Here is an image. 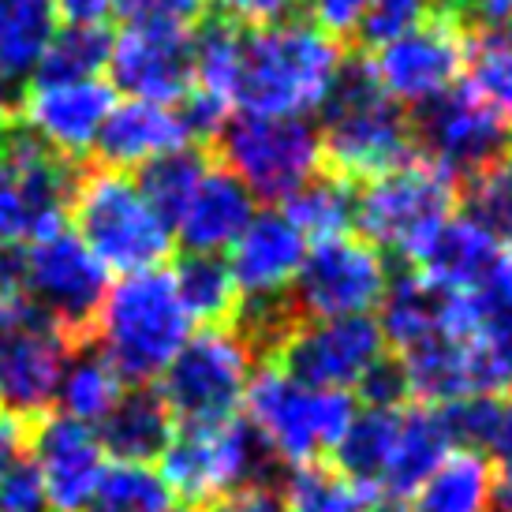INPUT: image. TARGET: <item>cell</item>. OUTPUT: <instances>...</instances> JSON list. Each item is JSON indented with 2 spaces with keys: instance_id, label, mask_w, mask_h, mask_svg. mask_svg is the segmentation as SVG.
Wrapping results in <instances>:
<instances>
[{
  "instance_id": "obj_33",
  "label": "cell",
  "mask_w": 512,
  "mask_h": 512,
  "mask_svg": "<svg viewBox=\"0 0 512 512\" xmlns=\"http://www.w3.org/2000/svg\"><path fill=\"white\" fill-rule=\"evenodd\" d=\"M86 512H172V494L150 464H109Z\"/></svg>"
},
{
  "instance_id": "obj_41",
  "label": "cell",
  "mask_w": 512,
  "mask_h": 512,
  "mask_svg": "<svg viewBox=\"0 0 512 512\" xmlns=\"http://www.w3.org/2000/svg\"><path fill=\"white\" fill-rule=\"evenodd\" d=\"M303 4L311 12L314 27H322L326 34H333L341 42L348 34H356L359 19H363L370 0H303Z\"/></svg>"
},
{
  "instance_id": "obj_31",
  "label": "cell",
  "mask_w": 512,
  "mask_h": 512,
  "mask_svg": "<svg viewBox=\"0 0 512 512\" xmlns=\"http://www.w3.org/2000/svg\"><path fill=\"white\" fill-rule=\"evenodd\" d=\"M214 165V154L202 146H180L165 157H154L150 165L139 169L135 184L143 187L146 202L154 206L165 225H176V217L184 214V206L191 202L195 187L202 184L206 169Z\"/></svg>"
},
{
  "instance_id": "obj_2",
  "label": "cell",
  "mask_w": 512,
  "mask_h": 512,
  "mask_svg": "<svg viewBox=\"0 0 512 512\" xmlns=\"http://www.w3.org/2000/svg\"><path fill=\"white\" fill-rule=\"evenodd\" d=\"M322 169L348 184H363L415 157L412 116L385 94L370 60L344 57L341 75L322 101Z\"/></svg>"
},
{
  "instance_id": "obj_45",
  "label": "cell",
  "mask_w": 512,
  "mask_h": 512,
  "mask_svg": "<svg viewBox=\"0 0 512 512\" xmlns=\"http://www.w3.org/2000/svg\"><path fill=\"white\" fill-rule=\"evenodd\" d=\"M57 12L68 23H101L113 12V0H57Z\"/></svg>"
},
{
  "instance_id": "obj_14",
  "label": "cell",
  "mask_w": 512,
  "mask_h": 512,
  "mask_svg": "<svg viewBox=\"0 0 512 512\" xmlns=\"http://www.w3.org/2000/svg\"><path fill=\"white\" fill-rule=\"evenodd\" d=\"M385 359V337L378 322L363 318H326V322H299L285 341L277 344L266 363L281 367L314 389H359L367 374Z\"/></svg>"
},
{
  "instance_id": "obj_11",
  "label": "cell",
  "mask_w": 512,
  "mask_h": 512,
  "mask_svg": "<svg viewBox=\"0 0 512 512\" xmlns=\"http://www.w3.org/2000/svg\"><path fill=\"white\" fill-rule=\"evenodd\" d=\"M412 146L456 184L498 169L512 157V124L471 86H453L412 116Z\"/></svg>"
},
{
  "instance_id": "obj_36",
  "label": "cell",
  "mask_w": 512,
  "mask_h": 512,
  "mask_svg": "<svg viewBox=\"0 0 512 512\" xmlns=\"http://www.w3.org/2000/svg\"><path fill=\"white\" fill-rule=\"evenodd\" d=\"M430 12H438V0H370L356 27V38L359 45L378 49L404 30H412L415 23H423Z\"/></svg>"
},
{
  "instance_id": "obj_27",
  "label": "cell",
  "mask_w": 512,
  "mask_h": 512,
  "mask_svg": "<svg viewBox=\"0 0 512 512\" xmlns=\"http://www.w3.org/2000/svg\"><path fill=\"white\" fill-rule=\"evenodd\" d=\"M60 27L57 0H0V79H30Z\"/></svg>"
},
{
  "instance_id": "obj_37",
  "label": "cell",
  "mask_w": 512,
  "mask_h": 512,
  "mask_svg": "<svg viewBox=\"0 0 512 512\" xmlns=\"http://www.w3.org/2000/svg\"><path fill=\"white\" fill-rule=\"evenodd\" d=\"M210 8V0H113V12L128 27L191 30Z\"/></svg>"
},
{
  "instance_id": "obj_17",
  "label": "cell",
  "mask_w": 512,
  "mask_h": 512,
  "mask_svg": "<svg viewBox=\"0 0 512 512\" xmlns=\"http://www.w3.org/2000/svg\"><path fill=\"white\" fill-rule=\"evenodd\" d=\"M27 456L42 479L49 512H86L109 468V453L98 430L60 412L30 419Z\"/></svg>"
},
{
  "instance_id": "obj_19",
  "label": "cell",
  "mask_w": 512,
  "mask_h": 512,
  "mask_svg": "<svg viewBox=\"0 0 512 512\" xmlns=\"http://www.w3.org/2000/svg\"><path fill=\"white\" fill-rule=\"evenodd\" d=\"M109 75L135 101L180 105L191 90V30L124 27L113 38Z\"/></svg>"
},
{
  "instance_id": "obj_26",
  "label": "cell",
  "mask_w": 512,
  "mask_h": 512,
  "mask_svg": "<svg viewBox=\"0 0 512 512\" xmlns=\"http://www.w3.org/2000/svg\"><path fill=\"white\" fill-rule=\"evenodd\" d=\"M128 382L113 370V363L101 356L94 341H83L72 348V359L64 367V378H60L57 389V404L60 415H68L83 427L98 430L109 412H113L120 397H124Z\"/></svg>"
},
{
  "instance_id": "obj_48",
  "label": "cell",
  "mask_w": 512,
  "mask_h": 512,
  "mask_svg": "<svg viewBox=\"0 0 512 512\" xmlns=\"http://www.w3.org/2000/svg\"><path fill=\"white\" fill-rule=\"evenodd\" d=\"M15 113V101H12V86L0 79V116Z\"/></svg>"
},
{
  "instance_id": "obj_40",
  "label": "cell",
  "mask_w": 512,
  "mask_h": 512,
  "mask_svg": "<svg viewBox=\"0 0 512 512\" xmlns=\"http://www.w3.org/2000/svg\"><path fill=\"white\" fill-rule=\"evenodd\" d=\"M441 12L456 15L468 34H479V30H512V0H445Z\"/></svg>"
},
{
  "instance_id": "obj_23",
  "label": "cell",
  "mask_w": 512,
  "mask_h": 512,
  "mask_svg": "<svg viewBox=\"0 0 512 512\" xmlns=\"http://www.w3.org/2000/svg\"><path fill=\"white\" fill-rule=\"evenodd\" d=\"M180 146H191V135H187V124L176 105L128 98L124 105H113L94 150H98L101 165L131 172L150 165L154 157L180 150Z\"/></svg>"
},
{
  "instance_id": "obj_42",
  "label": "cell",
  "mask_w": 512,
  "mask_h": 512,
  "mask_svg": "<svg viewBox=\"0 0 512 512\" xmlns=\"http://www.w3.org/2000/svg\"><path fill=\"white\" fill-rule=\"evenodd\" d=\"M206 512H288L281 490H273L270 483L243 486L236 494H225L221 501L206 505Z\"/></svg>"
},
{
  "instance_id": "obj_15",
  "label": "cell",
  "mask_w": 512,
  "mask_h": 512,
  "mask_svg": "<svg viewBox=\"0 0 512 512\" xmlns=\"http://www.w3.org/2000/svg\"><path fill=\"white\" fill-rule=\"evenodd\" d=\"M113 86L101 79H30L15 101L19 124L64 161H83L113 113Z\"/></svg>"
},
{
  "instance_id": "obj_39",
  "label": "cell",
  "mask_w": 512,
  "mask_h": 512,
  "mask_svg": "<svg viewBox=\"0 0 512 512\" xmlns=\"http://www.w3.org/2000/svg\"><path fill=\"white\" fill-rule=\"evenodd\" d=\"M217 15H225L240 27H270L285 23L303 8V0H214Z\"/></svg>"
},
{
  "instance_id": "obj_20",
  "label": "cell",
  "mask_w": 512,
  "mask_h": 512,
  "mask_svg": "<svg viewBox=\"0 0 512 512\" xmlns=\"http://www.w3.org/2000/svg\"><path fill=\"white\" fill-rule=\"evenodd\" d=\"M453 449H456V438L438 404H419V400L400 404L382 475H378V483H374L378 494H382V501L404 505V501L419 490V483H423Z\"/></svg>"
},
{
  "instance_id": "obj_47",
  "label": "cell",
  "mask_w": 512,
  "mask_h": 512,
  "mask_svg": "<svg viewBox=\"0 0 512 512\" xmlns=\"http://www.w3.org/2000/svg\"><path fill=\"white\" fill-rule=\"evenodd\" d=\"M494 498L501 501V509H512V460L498 471V494Z\"/></svg>"
},
{
  "instance_id": "obj_3",
  "label": "cell",
  "mask_w": 512,
  "mask_h": 512,
  "mask_svg": "<svg viewBox=\"0 0 512 512\" xmlns=\"http://www.w3.org/2000/svg\"><path fill=\"white\" fill-rule=\"evenodd\" d=\"M195 333L169 270L120 277L101 299L90 341L131 385H154Z\"/></svg>"
},
{
  "instance_id": "obj_44",
  "label": "cell",
  "mask_w": 512,
  "mask_h": 512,
  "mask_svg": "<svg viewBox=\"0 0 512 512\" xmlns=\"http://www.w3.org/2000/svg\"><path fill=\"white\" fill-rule=\"evenodd\" d=\"M486 456H501L505 464L512 460V393L498 397V408H494V430H490Z\"/></svg>"
},
{
  "instance_id": "obj_8",
  "label": "cell",
  "mask_w": 512,
  "mask_h": 512,
  "mask_svg": "<svg viewBox=\"0 0 512 512\" xmlns=\"http://www.w3.org/2000/svg\"><path fill=\"white\" fill-rule=\"evenodd\" d=\"M210 146L217 165H225L255 199L266 202H285L314 172H322V143L311 120L228 116Z\"/></svg>"
},
{
  "instance_id": "obj_7",
  "label": "cell",
  "mask_w": 512,
  "mask_h": 512,
  "mask_svg": "<svg viewBox=\"0 0 512 512\" xmlns=\"http://www.w3.org/2000/svg\"><path fill=\"white\" fill-rule=\"evenodd\" d=\"M273 456L240 415L217 423H180L161 453V483L176 501L206 509L243 486L266 483Z\"/></svg>"
},
{
  "instance_id": "obj_22",
  "label": "cell",
  "mask_w": 512,
  "mask_h": 512,
  "mask_svg": "<svg viewBox=\"0 0 512 512\" xmlns=\"http://www.w3.org/2000/svg\"><path fill=\"white\" fill-rule=\"evenodd\" d=\"M255 214V195L225 165L214 161L184 206V214L176 217L172 240L184 243V255H217L236 243Z\"/></svg>"
},
{
  "instance_id": "obj_30",
  "label": "cell",
  "mask_w": 512,
  "mask_h": 512,
  "mask_svg": "<svg viewBox=\"0 0 512 512\" xmlns=\"http://www.w3.org/2000/svg\"><path fill=\"white\" fill-rule=\"evenodd\" d=\"M172 281L184 299L195 326H228L240 314V296L232 285V273L217 255H184L176 262Z\"/></svg>"
},
{
  "instance_id": "obj_5",
  "label": "cell",
  "mask_w": 512,
  "mask_h": 512,
  "mask_svg": "<svg viewBox=\"0 0 512 512\" xmlns=\"http://www.w3.org/2000/svg\"><path fill=\"white\" fill-rule=\"evenodd\" d=\"M356 412L359 404L348 389H314L273 363L251 374L243 393V423L255 430L262 449L288 468L337 453Z\"/></svg>"
},
{
  "instance_id": "obj_29",
  "label": "cell",
  "mask_w": 512,
  "mask_h": 512,
  "mask_svg": "<svg viewBox=\"0 0 512 512\" xmlns=\"http://www.w3.org/2000/svg\"><path fill=\"white\" fill-rule=\"evenodd\" d=\"M281 214L303 232L307 243L344 236L352 228V217H356V184H348L326 169L314 172L307 184L296 187L281 202Z\"/></svg>"
},
{
  "instance_id": "obj_35",
  "label": "cell",
  "mask_w": 512,
  "mask_h": 512,
  "mask_svg": "<svg viewBox=\"0 0 512 512\" xmlns=\"http://www.w3.org/2000/svg\"><path fill=\"white\" fill-rule=\"evenodd\" d=\"M460 206L468 217L483 221L501 243H512V157L460 187Z\"/></svg>"
},
{
  "instance_id": "obj_38",
  "label": "cell",
  "mask_w": 512,
  "mask_h": 512,
  "mask_svg": "<svg viewBox=\"0 0 512 512\" xmlns=\"http://www.w3.org/2000/svg\"><path fill=\"white\" fill-rule=\"evenodd\" d=\"M0 512H49L42 479H38V471L30 464V456H23V460L0 479Z\"/></svg>"
},
{
  "instance_id": "obj_49",
  "label": "cell",
  "mask_w": 512,
  "mask_h": 512,
  "mask_svg": "<svg viewBox=\"0 0 512 512\" xmlns=\"http://www.w3.org/2000/svg\"><path fill=\"white\" fill-rule=\"evenodd\" d=\"M498 512H512V509H498Z\"/></svg>"
},
{
  "instance_id": "obj_34",
  "label": "cell",
  "mask_w": 512,
  "mask_h": 512,
  "mask_svg": "<svg viewBox=\"0 0 512 512\" xmlns=\"http://www.w3.org/2000/svg\"><path fill=\"white\" fill-rule=\"evenodd\" d=\"M468 72L471 90L512 124V30L468 34Z\"/></svg>"
},
{
  "instance_id": "obj_50",
  "label": "cell",
  "mask_w": 512,
  "mask_h": 512,
  "mask_svg": "<svg viewBox=\"0 0 512 512\" xmlns=\"http://www.w3.org/2000/svg\"><path fill=\"white\" fill-rule=\"evenodd\" d=\"M172 512H176V509H172Z\"/></svg>"
},
{
  "instance_id": "obj_1",
  "label": "cell",
  "mask_w": 512,
  "mask_h": 512,
  "mask_svg": "<svg viewBox=\"0 0 512 512\" xmlns=\"http://www.w3.org/2000/svg\"><path fill=\"white\" fill-rule=\"evenodd\" d=\"M344 64L341 42L311 19H285L270 27H243L240 72L232 105L251 116L307 120L322 109Z\"/></svg>"
},
{
  "instance_id": "obj_28",
  "label": "cell",
  "mask_w": 512,
  "mask_h": 512,
  "mask_svg": "<svg viewBox=\"0 0 512 512\" xmlns=\"http://www.w3.org/2000/svg\"><path fill=\"white\" fill-rule=\"evenodd\" d=\"M281 498L288 512H382L385 505L367 479H356L341 464L326 460L292 468Z\"/></svg>"
},
{
  "instance_id": "obj_18",
  "label": "cell",
  "mask_w": 512,
  "mask_h": 512,
  "mask_svg": "<svg viewBox=\"0 0 512 512\" xmlns=\"http://www.w3.org/2000/svg\"><path fill=\"white\" fill-rule=\"evenodd\" d=\"M228 273L243 307H273L285 303L296 273L307 258V240L281 210H262L251 217L236 243L228 247Z\"/></svg>"
},
{
  "instance_id": "obj_10",
  "label": "cell",
  "mask_w": 512,
  "mask_h": 512,
  "mask_svg": "<svg viewBox=\"0 0 512 512\" xmlns=\"http://www.w3.org/2000/svg\"><path fill=\"white\" fill-rule=\"evenodd\" d=\"M19 288L72 341H90V326L109 292V270L68 225L19 247Z\"/></svg>"
},
{
  "instance_id": "obj_9",
  "label": "cell",
  "mask_w": 512,
  "mask_h": 512,
  "mask_svg": "<svg viewBox=\"0 0 512 512\" xmlns=\"http://www.w3.org/2000/svg\"><path fill=\"white\" fill-rule=\"evenodd\" d=\"M255 348L232 326H202L176 352L165 374L157 378V393L169 404L176 427L180 423H217L236 415L243 404Z\"/></svg>"
},
{
  "instance_id": "obj_12",
  "label": "cell",
  "mask_w": 512,
  "mask_h": 512,
  "mask_svg": "<svg viewBox=\"0 0 512 512\" xmlns=\"http://www.w3.org/2000/svg\"><path fill=\"white\" fill-rule=\"evenodd\" d=\"M385 255L363 236H333L307 247V258L296 273L288 303L299 322H326V318H363L382 307L389 292Z\"/></svg>"
},
{
  "instance_id": "obj_46",
  "label": "cell",
  "mask_w": 512,
  "mask_h": 512,
  "mask_svg": "<svg viewBox=\"0 0 512 512\" xmlns=\"http://www.w3.org/2000/svg\"><path fill=\"white\" fill-rule=\"evenodd\" d=\"M486 292L498 299V303H505V307H512V255H505V262H501V270L494 273V281L486 285Z\"/></svg>"
},
{
  "instance_id": "obj_21",
  "label": "cell",
  "mask_w": 512,
  "mask_h": 512,
  "mask_svg": "<svg viewBox=\"0 0 512 512\" xmlns=\"http://www.w3.org/2000/svg\"><path fill=\"white\" fill-rule=\"evenodd\" d=\"M501 240L468 214H453L419 251L412 270L441 292H483L501 270Z\"/></svg>"
},
{
  "instance_id": "obj_16",
  "label": "cell",
  "mask_w": 512,
  "mask_h": 512,
  "mask_svg": "<svg viewBox=\"0 0 512 512\" xmlns=\"http://www.w3.org/2000/svg\"><path fill=\"white\" fill-rule=\"evenodd\" d=\"M72 341L38 307L0 333V400L19 419H38L57 404L64 367L72 359Z\"/></svg>"
},
{
  "instance_id": "obj_6",
  "label": "cell",
  "mask_w": 512,
  "mask_h": 512,
  "mask_svg": "<svg viewBox=\"0 0 512 512\" xmlns=\"http://www.w3.org/2000/svg\"><path fill=\"white\" fill-rule=\"evenodd\" d=\"M460 210V184L423 157L363 180L356 191L359 236L378 251H393L404 262H415L438 228Z\"/></svg>"
},
{
  "instance_id": "obj_32",
  "label": "cell",
  "mask_w": 512,
  "mask_h": 512,
  "mask_svg": "<svg viewBox=\"0 0 512 512\" xmlns=\"http://www.w3.org/2000/svg\"><path fill=\"white\" fill-rule=\"evenodd\" d=\"M109 53L113 34L105 23H64L30 79H98L109 68Z\"/></svg>"
},
{
  "instance_id": "obj_13",
  "label": "cell",
  "mask_w": 512,
  "mask_h": 512,
  "mask_svg": "<svg viewBox=\"0 0 512 512\" xmlns=\"http://www.w3.org/2000/svg\"><path fill=\"white\" fill-rule=\"evenodd\" d=\"M370 68L385 94L404 109H423L449 94L468 68V30L449 12H430L423 23L374 49Z\"/></svg>"
},
{
  "instance_id": "obj_43",
  "label": "cell",
  "mask_w": 512,
  "mask_h": 512,
  "mask_svg": "<svg viewBox=\"0 0 512 512\" xmlns=\"http://www.w3.org/2000/svg\"><path fill=\"white\" fill-rule=\"evenodd\" d=\"M27 438H30V419L0 412V479L27 456Z\"/></svg>"
},
{
  "instance_id": "obj_25",
  "label": "cell",
  "mask_w": 512,
  "mask_h": 512,
  "mask_svg": "<svg viewBox=\"0 0 512 512\" xmlns=\"http://www.w3.org/2000/svg\"><path fill=\"white\" fill-rule=\"evenodd\" d=\"M498 494V468L479 449H460L441 460L404 501L408 512H490Z\"/></svg>"
},
{
  "instance_id": "obj_24",
  "label": "cell",
  "mask_w": 512,
  "mask_h": 512,
  "mask_svg": "<svg viewBox=\"0 0 512 512\" xmlns=\"http://www.w3.org/2000/svg\"><path fill=\"white\" fill-rule=\"evenodd\" d=\"M172 434H176V419H172L169 404L157 393V385L124 389L120 404L98 427L101 445H105V453L113 456L116 464H150V460H161Z\"/></svg>"
},
{
  "instance_id": "obj_4",
  "label": "cell",
  "mask_w": 512,
  "mask_h": 512,
  "mask_svg": "<svg viewBox=\"0 0 512 512\" xmlns=\"http://www.w3.org/2000/svg\"><path fill=\"white\" fill-rule=\"evenodd\" d=\"M68 214L72 232L86 243V251L120 277L161 270L172 251V228L146 202L131 172L109 165L83 169L72 187Z\"/></svg>"
}]
</instances>
